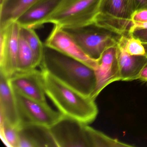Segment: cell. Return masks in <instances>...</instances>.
Listing matches in <instances>:
<instances>
[{
  "instance_id": "obj_12",
  "label": "cell",
  "mask_w": 147,
  "mask_h": 147,
  "mask_svg": "<svg viewBox=\"0 0 147 147\" xmlns=\"http://www.w3.org/2000/svg\"><path fill=\"white\" fill-rule=\"evenodd\" d=\"M63 1L38 0L17 22L21 27L34 30L41 27Z\"/></svg>"
},
{
  "instance_id": "obj_1",
  "label": "cell",
  "mask_w": 147,
  "mask_h": 147,
  "mask_svg": "<svg viewBox=\"0 0 147 147\" xmlns=\"http://www.w3.org/2000/svg\"><path fill=\"white\" fill-rule=\"evenodd\" d=\"M39 67L86 96L91 98L96 88L93 68L45 45Z\"/></svg>"
},
{
  "instance_id": "obj_10",
  "label": "cell",
  "mask_w": 147,
  "mask_h": 147,
  "mask_svg": "<svg viewBox=\"0 0 147 147\" xmlns=\"http://www.w3.org/2000/svg\"><path fill=\"white\" fill-rule=\"evenodd\" d=\"M44 45L78 60L94 69L97 66V60H94L88 56L70 35L65 30L57 26L54 25Z\"/></svg>"
},
{
  "instance_id": "obj_18",
  "label": "cell",
  "mask_w": 147,
  "mask_h": 147,
  "mask_svg": "<svg viewBox=\"0 0 147 147\" xmlns=\"http://www.w3.org/2000/svg\"><path fill=\"white\" fill-rule=\"evenodd\" d=\"M20 33L24 38L33 52L36 67L39 66L43 56L44 44H43L35 30L21 27Z\"/></svg>"
},
{
  "instance_id": "obj_14",
  "label": "cell",
  "mask_w": 147,
  "mask_h": 147,
  "mask_svg": "<svg viewBox=\"0 0 147 147\" xmlns=\"http://www.w3.org/2000/svg\"><path fill=\"white\" fill-rule=\"evenodd\" d=\"M0 117L19 128V117L13 90L8 82V79L0 74Z\"/></svg>"
},
{
  "instance_id": "obj_4",
  "label": "cell",
  "mask_w": 147,
  "mask_h": 147,
  "mask_svg": "<svg viewBox=\"0 0 147 147\" xmlns=\"http://www.w3.org/2000/svg\"><path fill=\"white\" fill-rule=\"evenodd\" d=\"M63 29L88 56L95 60H98L107 49L117 45L123 36L95 23L78 28Z\"/></svg>"
},
{
  "instance_id": "obj_17",
  "label": "cell",
  "mask_w": 147,
  "mask_h": 147,
  "mask_svg": "<svg viewBox=\"0 0 147 147\" xmlns=\"http://www.w3.org/2000/svg\"><path fill=\"white\" fill-rule=\"evenodd\" d=\"M36 68L32 50L20 33L19 40L17 72L28 71Z\"/></svg>"
},
{
  "instance_id": "obj_23",
  "label": "cell",
  "mask_w": 147,
  "mask_h": 147,
  "mask_svg": "<svg viewBox=\"0 0 147 147\" xmlns=\"http://www.w3.org/2000/svg\"><path fill=\"white\" fill-rule=\"evenodd\" d=\"M134 13L147 10V0H131Z\"/></svg>"
},
{
  "instance_id": "obj_11",
  "label": "cell",
  "mask_w": 147,
  "mask_h": 147,
  "mask_svg": "<svg viewBox=\"0 0 147 147\" xmlns=\"http://www.w3.org/2000/svg\"><path fill=\"white\" fill-rule=\"evenodd\" d=\"M94 70L96 86L91 98L95 100L107 86L120 81L117 45L110 47L103 52L97 60V66Z\"/></svg>"
},
{
  "instance_id": "obj_19",
  "label": "cell",
  "mask_w": 147,
  "mask_h": 147,
  "mask_svg": "<svg viewBox=\"0 0 147 147\" xmlns=\"http://www.w3.org/2000/svg\"><path fill=\"white\" fill-rule=\"evenodd\" d=\"M0 137L4 144L8 147H19L18 128L0 117Z\"/></svg>"
},
{
  "instance_id": "obj_22",
  "label": "cell",
  "mask_w": 147,
  "mask_h": 147,
  "mask_svg": "<svg viewBox=\"0 0 147 147\" xmlns=\"http://www.w3.org/2000/svg\"><path fill=\"white\" fill-rule=\"evenodd\" d=\"M132 20L134 24L147 23V10L134 13L132 15Z\"/></svg>"
},
{
  "instance_id": "obj_3",
  "label": "cell",
  "mask_w": 147,
  "mask_h": 147,
  "mask_svg": "<svg viewBox=\"0 0 147 147\" xmlns=\"http://www.w3.org/2000/svg\"><path fill=\"white\" fill-rule=\"evenodd\" d=\"M101 0H63L45 24L63 29L78 28L94 23Z\"/></svg>"
},
{
  "instance_id": "obj_6",
  "label": "cell",
  "mask_w": 147,
  "mask_h": 147,
  "mask_svg": "<svg viewBox=\"0 0 147 147\" xmlns=\"http://www.w3.org/2000/svg\"><path fill=\"white\" fill-rule=\"evenodd\" d=\"M13 92L18 112L20 126L34 124L50 128L63 117L62 114L52 109L47 102L30 98L14 91Z\"/></svg>"
},
{
  "instance_id": "obj_26",
  "label": "cell",
  "mask_w": 147,
  "mask_h": 147,
  "mask_svg": "<svg viewBox=\"0 0 147 147\" xmlns=\"http://www.w3.org/2000/svg\"><path fill=\"white\" fill-rule=\"evenodd\" d=\"M142 44L145 49V55L147 57V43H142Z\"/></svg>"
},
{
  "instance_id": "obj_24",
  "label": "cell",
  "mask_w": 147,
  "mask_h": 147,
  "mask_svg": "<svg viewBox=\"0 0 147 147\" xmlns=\"http://www.w3.org/2000/svg\"><path fill=\"white\" fill-rule=\"evenodd\" d=\"M138 80L142 82H147V62L139 74Z\"/></svg>"
},
{
  "instance_id": "obj_25",
  "label": "cell",
  "mask_w": 147,
  "mask_h": 147,
  "mask_svg": "<svg viewBox=\"0 0 147 147\" xmlns=\"http://www.w3.org/2000/svg\"><path fill=\"white\" fill-rule=\"evenodd\" d=\"M134 27L147 28V23H145V24H134V26H133V28H134ZM131 30H132V29H131Z\"/></svg>"
},
{
  "instance_id": "obj_15",
  "label": "cell",
  "mask_w": 147,
  "mask_h": 147,
  "mask_svg": "<svg viewBox=\"0 0 147 147\" xmlns=\"http://www.w3.org/2000/svg\"><path fill=\"white\" fill-rule=\"evenodd\" d=\"M117 47V59L120 81H131L138 80L139 74L147 62L144 55H132L121 47Z\"/></svg>"
},
{
  "instance_id": "obj_2",
  "label": "cell",
  "mask_w": 147,
  "mask_h": 147,
  "mask_svg": "<svg viewBox=\"0 0 147 147\" xmlns=\"http://www.w3.org/2000/svg\"><path fill=\"white\" fill-rule=\"evenodd\" d=\"M43 74L45 94L65 117L86 124L92 123L98 113L95 100L86 96L46 71Z\"/></svg>"
},
{
  "instance_id": "obj_7",
  "label": "cell",
  "mask_w": 147,
  "mask_h": 147,
  "mask_svg": "<svg viewBox=\"0 0 147 147\" xmlns=\"http://www.w3.org/2000/svg\"><path fill=\"white\" fill-rule=\"evenodd\" d=\"M20 29L17 21L0 29V74L7 79L17 71Z\"/></svg>"
},
{
  "instance_id": "obj_20",
  "label": "cell",
  "mask_w": 147,
  "mask_h": 147,
  "mask_svg": "<svg viewBox=\"0 0 147 147\" xmlns=\"http://www.w3.org/2000/svg\"><path fill=\"white\" fill-rule=\"evenodd\" d=\"M117 46L122 48L126 53L132 55H145V49L142 43L131 35L123 36Z\"/></svg>"
},
{
  "instance_id": "obj_13",
  "label": "cell",
  "mask_w": 147,
  "mask_h": 147,
  "mask_svg": "<svg viewBox=\"0 0 147 147\" xmlns=\"http://www.w3.org/2000/svg\"><path fill=\"white\" fill-rule=\"evenodd\" d=\"M19 147H56L50 128L38 125H24L18 128Z\"/></svg>"
},
{
  "instance_id": "obj_8",
  "label": "cell",
  "mask_w": 147,
  "mask_h": 147,
  "mask_svg": "<svg viewBox=\"0 0 147 147\" xmlns=\"http://www.w3.org/2000/svg\"><path fill=\"white\" fill-rule=\"evenodd\" d=\"M87 125L63 116L50 130L57 147H88Z\"/></svg>"
},
{
  "instance_id": "obj_5",
  "label": "cell",
  "mask_w": 147,
  "mask_h": 147,
  "mask_svg": "<svg viewBox=\"0 0 147 147\" xmlns=\"http://www.w3.org/2000/svg\"><path fill=\"white\" fill-rule=\"evenodd\" d=\"M134 13L131 0H101L94 23L129 36L134 25Z\"/></svg>"
},
{
  "instance_id": "obj_9",
  "label": "cell",
  "mask_w": 147,
  "mask_h": 147,
  "mask_svg": "<svg viewBox=\"0 0 147 147\" xmlns=\"http://www.w3.org/2000/svg\"><path fill=\"white\" fill-rule=\"evenodd\" d=\"M8 82L14 92L32 99L47 102L42 70L35 68L16 72L8 79Z\"/></svg>"
},
{
  "instance_id": "obj_16",
  "label": "cell",
  "mask_w": 147,
  "mask_h": 147,
  "mask_svg": "<svg viewBox=\"0 0 147 147\" xmlns=\"http://www.w3.org/2000/svg\"><path fill=\"white\" fill-rule=\"evenodd\" d=\"M38 0H1L0 29L17 20Z\"/></svg>"
},
{
  "instance_id": "obj_21",
  "label": "cell",
  "mask_w": 147,
  "mask_h": 147,
  "mask_svg": "<svg viewBox=\"0 0 147 147\" xmlns=\"http://www.w3.org/2000/svg\"><path fill=\"white\" fill-rule=\"evenodd\" d=\"M130 34L142 43H147V28L134 27L131 31Z\"/></svg>"
}]
</instances>
